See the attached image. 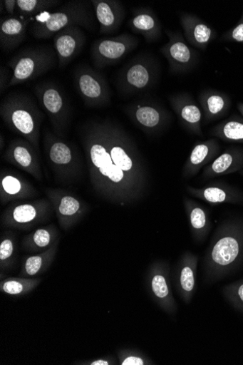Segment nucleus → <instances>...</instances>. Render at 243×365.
<instances>
[{"instance_id": "obj_1", "label": "nucleus", "mask_w": 243, "mask_h": 365, "mask_svg": "<svg viewBox=\"0 0 243 365\" xmlns=\"http://www.w3.org/2000/svg\"><path fill=\"white\" fill-rule=\"evenodd\" d=\"M83 145L91 182L98 194L121 205L140 200L147 189V172L123 130L109 121L93 124Z\"/></svg>"}, {"instance_id": "obj_2", "label": "nucleus", "mask_w": 243, "mask_h": 365, "mask_svg": "<svg viewBox=\"0 0 243 365\" xmlns=\"http://www.w3.org/2000/svg\"><path fill=\"white\" fill-rule=\"evenodd\" d=\"M243 257V221H230L217 229L205 253L207 277H215L232 269Z\"/></svg>"}, {"instance_id": "obj_3", "label": "nucleus", "mask_w": 243, "mask_h": 365, "mask_svg": "<svg viewBox=\"0 0 243 365\" xmlns=\"http://www.w3.org/2000/svg\"><path fill=\"white\" fill-rule=\"evenodd\" d=\"M0 115L8 127L40 152L42 112L31 99L22 93L10 94L0 106Z\"/></svg>"}, {"instance_id": "obj_4", "label": "nucleus", "mask_w": 243, "mask_h": 365, "mask_svg": "<svg viewBox=\"0 0 243 365\" xmlns=\"http://www.w3.org/2000/svg\"><path fill=\"white\" fill-rule=\"evenodd\" d=\"M87 2L68 1L56 10L43 13L34 17L30 31L38 40L54 37L58 32L72 26L92 27V20Z\"/></svg>"}, {"instance_id": "obj_5", "label": "nucleus", "mask_w": 243, "mask_h": 365, "mask_svg": "<svg viewBox=\"0 0 243 365\" xmlns=\"http://www.w3.org/2000/svg\"><path fill=\"white\" fill-rule=\"evenodd\" d=\"M57 64L56 51L50 47L24 48L9 61L12 71L9 88L36 79L53 69Z\"/></svg>"}, {"instance_id": "obj_6", "label": "nucleus", "mask_w": 243, "mask_h": 365, "mask_svg": "<svg viewBox=\"0 0 243 365\" xmlns=\"http://www.w3.org/2000/svg\"><path fill=\"white\" fill-rule=\"evenodd\" d=\"M138 43L140 41L136 38L126 33L113 38H101L95 41L91 46V58L95 68L103 69L121 61Z\"/></svg>"}, {"instance_id": "obj_7", "label": "nucleus", "mask_w": 243, "mask_h": 365, "mask_svg": "<svg viewBox=\"0 0 243 365\" xmlns=\"http://www.w3.org/2000/svg\"><path fill=\"white\" fill-rule=\"evenodd\" d=\"M44 148L51 168L61 178L75 176L80 165L75 150L60 138L47 131Z\"/></svg>"}, {"instance_id": "obj_8", "label": "nucleus", "mask_w": 243, "mask_h": 365, "mask_svg": "<svg viewBox=\"0 0 243 365\" xmlns=\"http://www.w3.org/2000/svg\"><path fill=\"white\" fill-rule=\"evenodd\" d=\"M34 93L52 123L58 137H62L67 125L68 109L64 96L53 83H43L34 88Z\"/></svg>"}, {"instance_id": "obj_9", "label": "nucleus", "mask_w": 243, "mask_h": 365, "mask_svg": "<svg viewBox=\"0 0 243 365\" xmlns=\"http://www.w3.org/2000/svg\"><path fill=\"white\" fill-rule=\"evenodd\" d=\"M75 83L87 106L100 107L109 103L110 94L107 81L88 66H83L76 71Z\"/></svg>"}, {"instance_id": "obj_10", "label": "nucleus", "mask_w": 243, "mask_h": 365, "mask_svg": "<svg viewBox=\"0 0 243 365\" xmlns=\"http://www.w3.org/2000/svg\"><path fill=\"white\" fill-rule=\"evenodd\" d=\"M50 212V202L45 199L16 204L4 212L3 222L7 227L28 229L45 220Z\"/></svg>"}, {"instance_id": "obj_11", "label": "nucleus", "mask_w": 243, "mask_h": 365, "mask_svg": "<svg viewBox=\"0 0 243 365\" xmlns=\"http://www.w3.org/2000/svg\"><path fill=\"white\" fill-rule=\"evenodd\" d=\"M38 153L24 139L12 141L4 155V159L14 167L29 174L39 181L43 180V173Z\"/></svg>"}, {"instance_id": "obj_12", "label": "nucleus", "mask_w": 243, "mask_h": 365, "mask_svg": "<svg viewBox=\"0 0 243 365\" xmlns=\"http://www.w3.org/2000/svg\"><path fill=\"white\" fill-rule=\"evenodd\" d=\"M46 194L61 227L65 230L76 225L86 212V207L73 195L53 188L46 190Z\"/></svg>"}, {"instance_id": "obj_13", "label": "nucleus", "mask_w": 243, "mask_h": 365, "mask_svg": "<svg viewBox=\"0 0 243 365\" xmlns=\"http://www.w3.org/2000/svg\"><path fill=\"white\" fill-rule=\"evenodd\" d=\"M155 66L145 57L130 63L120 78V86L126 93H135L149 88L155 79Z\"/></svg>"}, {"instance_id": "obj_14", "label": "nucleus", "mask_w": 243, "mask_h": 365, "mask_svg": "<svg viewBox=\"0 0 243 365\" xmlns=\"http://www.w3.org/2000/svg\"><path fill=\"white\" fill-rule=\"evenodd\" d=\"M86 43L83 31L78 26L65 28L53 37L54 50L60 69L71 63L82 51Z\"/></svg>"}, {"instance_id": "obj_15", "label": "nucleus", "mask_w": 243, "mask_h": 365, "mask_svg": "<svg viewBox=\"0 0 243 365\" xmlns=\"http://www.w3.org/2000/svg\"><path fill=\"white\" fill-rule=\"evenodd\" d=\"M168 42L160 51L167 58L172 73H183L191 69L196 61L193 51L185 43L179 33L166 31Z\"/></svg>"}, {"instance_id": "obj_16", "label": "nucleus", "mask_w": 243, "mask_h": 365, "mask_svg": "<svg viewBox=\"0 0 243 365\" xmlns=\"http://www.w3.org/2000/svg\"><path fill=\"white\" fill-rule=\"evenodd\" d=\"M168 265L162 262L152 265L149 274L150 290L156 302L170 314L177 312V304L173 297L168 281Z\"/></svg>"}, {"instance_id": "obj_17", "label": "nucleus", "mask_w": 243, "mask_h": 365, "mask_svg": "<svg viewBox=\"0 0 243 365\" xmlns=\"http://www.w3.org/2000/svg\"><path fill=\"white\" fill-rule=\"evenodd\" d=\"M186 190L190 195L212 205L243 203V192L222 182H213L200 188L187 186Z\"/></svg>"}, {"instance_id": "obj_18", "label": "nucleus", "mask_w": 243, "mask_h": 365, "mask_svg": "<svg viewBox=\"0 0 243 365\" xmlns=\"http://www.w3.org/2000/svg\"><path fill=\"white\" fill-rule=\"evenodd\" d=\"M33 18H28L18 14L8 16L0 22V46L4 52H10L24 41L28 26L33 21Z\"/></svg>"}, {"instance_id": "obj_19", "label": "nucleus", "mask_w": 243, "mask_h": 365, "mask_svg": "<svg viewBox=\"0 0 243 365\" xmlns=\"http://www.w3.org/2000/svg\"><path fill=\"white\" fill-rule=\"evenodd\" d=\"M221 146L216 139H211L197 144L192 149L182 170L184 179H190L208 164L212 163L220 154Z\"/></svg>"}, {"instance_id": "obj_20", "label": "nucleus", "mask_w": 243, "mask_h": 365, "mask_svg": "<svg viewBox=\"0 0 243 365\" xmlns=\"http://www.w3.org/2000/svg\"><path fill=\"white\" fill-rule=\"evenodd\" d=\"M100 34H113L121 26L125 12L119 1L115 0H92Z\"/></svg>"}, {"instance_id": "obj_21", "label": "nucleus", "mask_w": 243, "mask_h": 365, "mask_svg": "<svg viewBox=\"0 0 243 365\" xmlns=\"http://www.w3.org/2000/svg\"><path fill=\"white\" fill-rule=\"evenodd\" d=\"M243 170V149L231 147L203 169L202 178L210 180L239 173Z\"/></svg>"}, {"instance_id": "obj_22", "label": "nucleus", "mask_w": 243, "mask_h": 365, "mask_svg": "<svg viewBox=\"0 0 243 365\" xmlns=\"http://www.w3.org/2000/svg\"><path fill=\"white\" fill-rule=\"evenodd\" d=\"M170 103L182 124L194 135L202 136V113L191 98L185 94L172 96Z\"/></svg>"}, {"instance_id": "obj_23", "label": "nucleus", "mask_w": 243, "mask_h": 365, "mask_svg": "<svg viewBox=\"0 0 243 365\" xmlns=\"http://www.w3.org/2000/svg\"><path fill=\"white\" fill-rule=\"evenodd\" d=\"M131 120L148 133L160 130L167 121V115L162 108L150 104H138L128 109Z\"/></svg>"}, {"instance_id": "obj_24", "label": "nucleus", "mask_w": 243, "mask_h": 365, "mask_svg": "<svg viewBox=\"0 0 243 365\" xmlns=\"http://www.w3.org/2000/svg\"><path fill=\"white\" fill-rule=\"evenodd\" d=\"M37 191L29 182L18 175L2 172L0 176V201L3 205L24 200L36 195Z\"/></svg>"}, {"instance_id": "obj_25", "label": "nucleus", "mask_w": 243, "mask_h": 365, "mask_svg": "<svg viewBox=\"0 0 243 365\" xmlns=\"http://www.w3.org/2000/svg\"><path fill=\"white\" fill-rule=\"evenodd\" d=\"M198 257L187 252L180 258L177 267V289L183 301L189 304L195 292Z\"/></svg>"}, {"instance_id": "obj_26", "label": "nucleus", "mask_w": 243, "mask_h": 365, "mask_svg": "<svg viewBox=\"0 0 243 365\" xmlns=\"http://www.w3.org/2000/svg\"><path fill=\"white\" fill-rule=\"evenodd\" d=\"M181 24L185 38L191 45L197 48L205 50L215 39V31L195 16L183 14L181 16Z\"/></svg>"}, {"instance_id": "obj_27", "label": "nucleus", "mask_w": 243, "mask_h": 365, "mask_svg": "<svg viewBox=\"0 0 243 365\" xmlns=\"http://www.w3.org/2000/svg\"><path fill=\"white\" fill-rule=\"evenodd\" d=\"M128 24L133 31L142 35L148 43L154 42L161 36V24L150 9H135Z\"/></svg>"}, {"instance_id": "obj_28", "label": "nucleus", "mask_w": 243, "mask_h": 365, "mask_svg": "<svg viewBox=\"0 0 243 365\" xmlns=\"http://www.w3.org/2000/svg\"><path fill=\"white\" fill-rule=\"evenodd\" d=\"M185 209L194 240L202 242L210 233L212 224L206 210L188 197L184 199Z\"/></svg>"}, {"instance_id": "obj_29", "label": "nucleus", "mask_w": 243, "mask_h": 365, "mask_svg": "<svg viewBox=\"0 0 243 365\" xmlns=\"http://www.w3.org/2000/svg\"><path fill=\"white\" fill-rule=\"evenodd\" d=\"M205 123L218 120L224 116L231 106L229 98L220 92L205 91L200 96Z\"/></svg>"}, {"instance_id": "obj_30", "label": "nucleus", "mask_w": 243, "mask_h": 365, "mask_svg": "<svg viewBox=\"0 0 243 365\" xmlns=\"http://www.w3.org/2000/svg\"><path fill=\"white\" fill-rule=\"evenodd\" d=\"M57 249L58 242L41 253L28 257L22 264L20 276L34 277L46 272L53 261Z\"/></svg>"}, {"instance_id": "obj_31", "label": "nucleus", "mask_w": 243, "mask_h": 365, "mask_svg": "<svg viewBox=\"0 0 243 365\" xmlns=\"http://www.w3.org/2000/svg\"><path fill=\"white\" fill-rule=\"evenodd\" d=\"M58 238L55 226L48 225L37 229L29 235L23 242V247L31 252L47 250L53 247Z\"/></svg>"}, {"instance_id": "obj_32", "label": "nucleus", "mask_w": 243, "mask_h": 365, "mask_svg": "<svg viewBox=\"0 0 243 365\" xmlns=\"http://www.w3.org/2000/svg\"><path fill=\"white\" fill-rule=\"evenodd\" d=\"M212 135L224 142L243 144V119L234 116L222 121L213 128Z\"/></svg>"}, {"instance_id": "obj_33", "label": "nucleus", "mask_w": 243, "mask_h": 365, "mask_svg": "<svg viewBox=\"0 0 243 365\" xmlns=\"http://www.w3.org/2000/svg\"><path fill=\"white\" fill-rule=\"evenodd\" d=\"M61 4L59 0H17L16 14L33 19L53 11Z\"/></svg>"}, {"instance_id": "obj_34", "label": "nucleus", "mask_w": 243, "mask_h": 365, "mask_svg": "<svg viewBox=\"0 0 243 365\" xmlns=\"http://www.w3.org/2000/svg\"><path fill=\"white\" fill-rule=\"evenodd\" d=\"M41 282L39 279L9 278L0 283V290L10 295H23L36 289Z\"/></svg>"}, {"instance_id": "obj_35", "label": "nucleus", "mask_w": 243, "mask_h": 365, "mask_svg": "<svg viewBox=\"0 0 243 365\" xmlns=\"http://www.w3.org/2000/svg\"><path fill=\"white\" fill-rule=\"evenodd\" d=\"M15 240L11 235L4 237L0 243V267L1 269L11 267L14 262Z\"/></svg>"}, {"instance_id": "obj_36", "label": "nucleus", "mask_w": 243, "mask_h": 365, "mask_svg": "<svg viewBox=\"0 0 243 365\" xmlns=\"http://www.w3.org/2000/svg\"><path fill=\"white\" fill-rule=\"evenodd\" d=\"M120 364L121 365H146L150 361L138 352L123 351L118 354Z\"/></svg>"}, {"instance_id": "obj_37", "label": "nucleus", "mask_w": 243, "mask_h": 365, "mask_svg": "<svg viewBox=\"0 0 243 365\" xmlns=\"http://www.w3.org/2000/svg\"><path fill=\"white\" fill-rule=\"evenodd\" d=\"M224 39L243 44V13L237 24L227 31Z\"/></svg>"}, {"instance_id": "obj_38", "label": "nucleus", "mask_w": 243, "mask_h": 365, "mask_svg": "<svg viewBox=\"0 0 243 365\" xmlns=\"http://www.w3.org/2000/svg\"><path fill=\"white\" fill-rule=\"evenodd\" d=\"M11 79V73L10 74L4 66H1V71H0V90H1V93L9 88Z\"/></svg>"}, {"instance_id": "obj_39", "label": "nucleus", "mask_w": 243, "mask_h": 365, "mask_svg": "<svg viewBox=\"0 0 243 365\" xmlns=\"http://www.w3.org/2000/svg\"><path fill=\"white\" fill-rule=\"evenodd\" d=\"M5 11L10 16H15L17 10V0H5L3 1Z\"/></svg>"}, {"instance_id": "obj_40", "label": "nucleus", "mask_w": 243, "mask_h": 365, "mask_svg": "<svg viewBox=\"0 0 243 365\" xmlns=\"http://www.w3.org/2000/svg\"><path fill=\"white\" fill-rule=\"evenodd\" d=\"M115 361L112 359H99L90 362V365H111L114 364Z\"/></svg>"}, {"instance_id": "obj_41", "label": "nucleus", "mask_w": 243, "mask_h": 365, "mask_svg": "<svg viewBox=\"0 0 243 365\" xmlns=\"http://www.w3.org/2000/svg\"><path fill=\"white\" fill-rule=\"evenodd\" d=\"M235 296L237 299L243 304V283L239 284L235 289Z\"/></svg>"}, {"instance_id": "obj_42", "label": "nucleus", "mask_w": 243, "mask_h": 365, "mask_svg": "<svg viewBox=\"0 0 243 365\" xmlns=\"http://www.w3.org/2000/svg\"><path fill=\"white\" fill-rule=\"evenodd\" d=\"M237 110H239V113L243 117V103H239L237 105Z\"/></svg>"}, {"instance_id": "obj_43", "label": "nucleus", "mask_w": 243, "mask_h": 365, "mask_svg": "<svg viewBox=\"0 0 243 365\" xmlns=\"http://www.w3.org/2000/svg\"><path fill=\"white\" fill-rule=\"evenodd\" d=\"M3 144H4V142H3V138L1 137V150H3L4 147H3Z\"/></svg>"}, {"instance_id": "obj_44", "label": "nucleus", "mask_w": 243, "mask_h": 365, "mask_svg": "<svg viewBox=\"0 0 243 365\" xmlns=\"http://www.w3.org/2000/svg\"><path fill=\"white\" fill-rule=\"evenodd\" d=\"M239 174L242 177H243V170H241L240 172H239Z\"/></svg>"}]
</instances>
